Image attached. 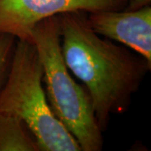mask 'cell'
<instances>
[{
  "instance_id": "obj_2",
  "label": "cell",
  "mask_w": 151,
  "mask_h": 151,
  "mask_svg": "<svg viewBox=\"0 0 151 151\" xmlns=\"http://www.w3.org/2000/svg\"><path fill=\"white\" fill-rule=\"evenodd\" d=\"M42 82L43 68L35 46L30 41L16 39L0 88V113L24 121L40 151H81L52 111Z\"/></svg>"
},
{
  "instance_id": "obj_8",
  "label": "cell",
  "mask_w": 151,
  "mask_h": 151,
  "mask_svg": "<svg viewBox=\"0 0 151 151\" xmlns=\"http://www.w3.org/2000/svg\"><path fill=\"white\" fill-rule=\"evenodd\" d=\"M151 0H128L125 10H136L145 6H150Z\"/></svg>"
},
{
  "instance_id": "obj_4",
  "label": "cell",
  "mask_w": 151,
  "mask_h": 151,
  "mask_svg": "<svg viewBox=\"0 0 151 151\" xmlns=\"http://www.w3.org/2000/svg\"><path fill=\"white\" fill-rule=\"evenodd\" d=\"M128 0H0V34L30 41L35 25L66 12L124 10Z\"/></svg>"
},
{
  "instance_id": "obj_7",
  "label": "cell",
  "mask_w": 151,
  "mask_h": 151,
  "mask_svg": "<svg viewBox=\"0 0 151 151\" xmlns=\"http://www.w3.org/2000/svg\"><path fill=\"white\" fill-rule=\"evenodd\" d=\"M16 39L8 34H0V88L5 80Z\"/></svg>"
},
{
  "instance_id": "obj_6",
  "label": "cell",
  "mask_w": 151,
  "mask_h": 151,
  "mask_svg": "<svg viewBox=\"0 0 151 151\" xmlns=\"http://www.w3.org/2000/svg\"><path fill=\"white\" fill-rule=\"evenodd\" d=\"M0 151H40L27 125L16 116L0 113Z\"/></svg>"
},
{
  "instance_id": "obj_5",
  "label": "cell",
  "mask_w": 151,
  "mask_h": 151,
  "mask_svg": "<svg viewBox=\"0 0 151 151\" xmlns=\"http://www.w3.org/2000/svg\"><path fill=\"white\" fill-rule=\"evenodd\" d=\"M87 21L100 36L116 40L141 55L151 66V7L136 10L87 13Z\"/></svg>"
},
{
  "instance_id": "obj_1",
  "label": "cell",
  "mask_w": 151,
  "mask_h": 151,
  "mask_svg": "<svg viewBox=\"0 0 151 151\" xmlns=\"http://www.w3.org/2000/svg\"><path fill=\"white\" fill-rule=\"evenodd\" d=\"M58 18L65 65L83 82L104 131L111 114L127 111L132 95L151 66L141 55L94 32L86 12H66Z\"/></svg>"
},
{
  "instance_id": "obj_3",
  "label": "cell",
  "mask_w": 151,
  "mask_h": 151,
  "mask_svg": "<svg viewBox=\"0 0 151 151\" xmlns=\"http://www.w3.org/2000/svg\"><path fill=\"white\" fill-rule=\"evenodd\" d=\"M30 42L37 50L45 93L55 115L75 138L81 151L102 150L103 131L91 97L86 87L70 75L62 55L58 15L37 24L30 34Z\"/></svg>"
}]
</instances>
